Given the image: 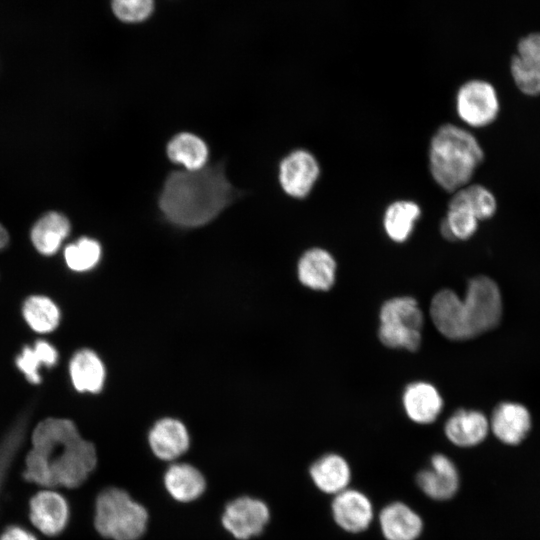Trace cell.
Returning a JSON list of instances; mask_svg holds the SVG:
<instances>
[{
    "mask_svg": "<svg viewBox=\"0 0 540 540\" xmlns=\"http://www.w3.org/2000/svg\"><path fill=\"white\" fill-rule=\"evenodd\" d=\"M69 372L75 389L79 392L98 393L105 380V368L98 355L82 349L72 357Z\"/></svg>",
    "mask_w": 540,
    "mask_h": 540,
    "instance_id": "obj_21",
    "label": "cell"
},
{
    "mask_svg": "<svg viewBox=\"0 0 540 540\" xmlns=\"http://www.w3.org/2000/svg\"><path fill=\"white\" fill-rule=\"evenodd\" d=\"M518 53L511 60V74L518 89L526 95L540 94V33L522 38Z\"/></svg>",
    "mask_w": 540,
    "mask_h": 540,
    "instance_id": "obj_10",
    "label": "cell"
},
{
    "mask_svg": "<svg viewBox=\"0 0 540 540\" xmlns=\"http://www.w3.org/2000/svg\"><path fill=\"white\" fill-rule=\"evenodd\" d=\"M28 516L32 527L41 535L52 538L65 531L70 520V506L63 493L42 488L29 500Z\"/></svg>",
    "mask_w": 540,
    "mask_h": 540,
    "instance_id": "obj_7",
    "label": "cell"
},
{
    "mask_svg": "<svg viewBox=\"0 0 540 540\" xmlns=\"http://www.w3.org/2000/svg\"><path fill=\"white\" fill-rule=\"evenodd\" d=\"M422 210L418 203L408 199L391 202L383 214V228L387 237L395 243H404L412 235Z\"/></svg>",
    "mask_w": 540,
    "mask_h": 540,
    "instance_id": "obj_19",
    "label": "cell"
},
{
    "mask_svg": "<svg viewBox=\"0 0 540 540\" xmlns=\"http://www.w3.org/2000/svg\"><path fill=\"white\" fill-rule=\"evenodd\" d=\"M9 240L6 229L0 224V249L4 248Z\"/></svg>",
    "mask_w": 540,
    "mask_h": 540,
    "instance_id": "obj_33",
    "label": "cell"
},
{
    "mask_svg": "<svg viewBox=\"0 0 540 540\" xmlns=\"http://www.w3.org/2000/svg\"><path fill=\"white\" fill-rule=\"evenodd\" d=\"M149 445L161 460L170 461L184 454L189 447V434L182 422L173 418L159 420L150 430Z\"/></svg>",
    "mask_w": 540,
    "mask_h": 540,
    "instance_id": "obj_17",
    "label": "cell"
},
{
    "mask_svg": "<svg viewBox=\"0 0 540 540\" xmlns=\"http://www.w3.org/2000/svg\"><path fill=\"white\" fill-rule=\"evenodd\" d=\"M101 256L99 243L91 238L82 237L75 243L68 245L64 251V257L68 267L77 272L92 269Z\"/></svg>",
    "mask_w": 540,
    "mask_h": 540,
    "instance_id": "obj_30",
    "label": "cell"
},
{
    "mask_svg": "<svg viewBox=\"0 0 540 540\" xmlns=\"http://www.w3.org/2000/svg\"><path fill=\"white\" fill-rule=\"evenodd\" d=\"M430 317L445 338L462 341L474 338L499 323L502 297L497 283L488 276L469 280L461 298L450 289L438 291L432 298Z\"/></svg>",
    "mask_w": 540,
    "mask_h": 540,
    "instance_id": "obj_3",
    "label": "cell"
},
{
    "mask_svg": "<svg viewBox=\"0 0 540 540\" xmlns=\"http://www.w3.org/2000/svg\"><path fill=\"white\" fill-rule=\"evenodd\" d=\"M0 540H39V538L30 529L13 524L1 531Z\"/></svg>",
    "mask_w": 540,
    "mask_h": 540,
    "instance_id": "obj_32",
    "label": "cell"
},
{
    "mask_svg": "<svg viewBox=\"0 0 540 540\" xmlns=\"http://www.w3.org/2000/svg\"><path fill=\"white\" fill-rule=\"evenodd\" d=\"M489 428V421L482 412L459 409L445 422L444 432L454 445L472 447L486 438Z\"/></svg>",
    "mask_w": 540,
    "mask_h": 540,
    "instance_id": "obj_16",
    "label": "cell"
},
{
    "mask_svg": "<svg viewBox=\"0 0 540 540\" xmlns=\"http://www.w3.org/2000/svg\"><path fill=\"white\" fill-rule=\"evenodd\" d=\"M96 465L95 446L74 422L49 417L33 429L22 477L39 489L73 490L86 482Z\"/></svg>",
    "mask_w": 540,
    "mask_h": 540,
    "instance_id": "obj_1",
    "label": "cell"
},
{
    "mask_svg": "<svg viewBox=\"0 0 540 540\" xmlns=\"http://www.w3.org/2000/svg\"><path fill=\"white\" fill-rule=\"evenodd\" d=\"M148 521L146 509L119 488L103 490L95 502L94 527L104 538L138 540Z\"/></svg>",
    "mask_w": 540,
    "mask_h": 540,
    "instance_id": "obj_5",
    "label": "cell"
},
{
    "mask_svg": "<svg viewBox=\"0 0 540 540\" xmlns=\"http://www.w3.org/2000/svg\"><path fill=\"white\" fill-rule=\"evenodd\" d=\"M70 232L69 220L58 212L43 215L31 230V240L38 252L54 254Z\"/></svg>",
    "mask_w": 540,
    "mask_h": 540,
    "instance_id": "obj_24",
    "label": "cell"
},
{
    "mask_svg": "<svg viewBox=\"0 0 540 540\" xmlns=\"http://www.w3.org/2000/svg\"><path fill=\"white\" fill-rule=\"evenodd\" d=\"M417 484L430 498L447 500L454 496L459 485V476L454 463L443 454H435L430 467L417 475Z\"/></svg>",
    "mask_w": 540,
    "mask_h": 540,
    "instance_id": "obj_15",
    "label": "cell"
},
{
    "mask_svg": "<svg viewBox=\"0 0 540 540\" xmlns=\"http://www.w3.org/2000/svg\"><path fill=\"white\" fill-rule=\"evenodd\" d=\"M489 427L501 442L516 445L527 436L531 428V415L520 403L502 402L495 407Z\"/></svg>",
    "mask_w": 540,
    "mask_h": 540,
    "instance_id": "obj_14",
    "label": "cell"
},
{
    "mask_svg": "<svg viewBox=\"0 0 540 540\" xmlns=\"http://www.w3.org/2000/svg\"><path fill=\"white\" fill-rule=\"evenodd\" d=\"M478 223L479 220L468 208L449 201L446 216L440 223V233L449 241L467 240L477 231Z\"/></svg>",
    "mask_w": 540,
    "mask_h": 540,
    "instance_id": "obj_27",
    "label": "cell"
},
{
    "mask_svg": "<svg viewBox=\"0 0 540 540\" xmlns=\"http://www.w3.org/2000/svg\"><path fill=\"white\" fill-rule=\"evenodd\" d=\"M269 517V509L264 502L244 496L226 506L222 524L235 538L246 540L260 534Z\"/></svg>",
    "mask_w": 540,
    "mask_h": 540,
    "instance_id": "obj_9",
    "label": "cell"
},
{
    "mask_svg": "<svg viewBox=\"0 0 540 540\" xmlns=\"http://www.w3.org/2000/svg\"><path fill=\"white\" fill-rule=\"evenodd\" d=\"M379 320L381 325L415 331H421L424 323L417 300L410 296L386 300L380 308Z\"/></svg>",
    "mask_w": 540,
    "mask_h": 540,
    "instance_id": "obj_22",
    "label": "cell"
},
{
    "mask_svg": "<svg viewBox=\"0 0 540 540\" xmlns=\"http://www.w3.org/2000/svg\"><path fill=\"white\" fill-rule=\"evenodd\" d=\"M57 359L56 349L50 343L38 340L33 347L25 346L22 349L16 358V365L30 383L39 384L41 382L39 374L41 366H53Z\"/></svg>",
    "mask_w": 540,
    "mask_h": 540,
    "instance_id": "obj_26",
    "label": "cell"
},
{
    "mask_svg": "<svg viewBox=\"0 0 540 540\" xmlns=\"http://www.w3.org/2000/svg\"><path fill=\"white\" fill-rule=\"evenodd\" d=\"M321 173L317 158L308 150L296 149L279 165V182L283 191L297 199L307 197Z\"/></svg>",
    "mask_w": 540,
    "mask_h": 540,
    "instance_id": "obj_8",
    "label": "cell"
},
{
    "mask_svg": "<svg viewBox=\"0 0 540 540\" xmlns=\"http://www.w3.org/2000/svg\"><path fill=\"white\" fill-rule=\"evenodd\" d=\"M468 208L476 218L490 219L497 210V202L493 193L480 184H468L455 191L449 200Z\"/></svg>",
    "mask_w": 540,
    "mask_h": 540,
    "instance_id": "obj_28",
    "label": "cell"
},
{
    "mask_svg": "<svg viewBox=\"0 0 540 540\" xmlns=\"http://www.w3.org/2000/svg\"><path fill=\"white\" fill-rule=\"evenodd\" d=\"M23 316L28 325L38 333L53 331L60 318L58 307L44 296H31L23 305Z\"/></svg>",
    "mask_w": 540,
    "mask_h": 540,
    "instance_id": "obj_29",
    "label": "cell"
},
{
    "mask_svg": "<svg viewBox=\"0 0 540 540\" xmlns=\"http://www.w3.org/2000/svg\"><path fill=\"white\" fill-rule=\"evenodd\" d=\"M164 484L169 494L180 502L197 499L206 485L203 475L186 463L171 465L164 475Z\"/></svg>",
    "mask_w": 540,
    "mask_h": 540,
    "instance_id": "obj_23",
    "label": "cell"
},
{
    "mask_svg": "<svg viewBox=\"0 0 540 540\" xmlns=\"http://www.w3.org/2000/svg\"><path fill=\"white\" fill-rule=\"evenodd\" d=\"M335 522L348 532H361L373 519V507L369 498L360 491L345 489L335 495L332 502Z\"/></svg>",
    "mask_w": 540,
    "mask_h": 540,
    "instance_id": "obj_11",
    "label": "cell"
},
{
    "mask_svg": "<svg viewBox=\"0 0 540 540\" xmlns=\"http://www.w3.org/2000/svg\"><path fill=\"white\" fill-rule=\"evenodd\" d=\"M310 476L322 492L336 495L347 489L351 471L349 464L342 456L330 453L323 455L312 464Z\"/></svg>",
    "mask_w": 540,
    "mask_h": 540,
    "instance_id": "obj_20",
    "label": "cell"
},
{
    "mask_svg": "<svg viewBox=\"0 0 540 540\" xmlns=\"http://www.w3.org/2000/svg\"><path fill=\"white\" fill-rule=\"evenodd\" d=\"M379 523L387 540H416L423 529L420 516L401 502L385 506L379 514Z\"/></svg>",
    "mask_w": 540,
    "mask_h": 540,
    "instance_id": "obj_18",
    "label": "cell"
},
{
    "mask_svg": "<svg viewBox=\"0 0 540 540\" xmlns=\"http://www.w3.org/2000/svg\"><path fill=\"white\" fill-rule=\"evenodd\" d=\"M336 271L335 258L321 247L306 250L297 264V275L301 284L316 291H328L335 283Z\"/></svg>",
    "mask_w": 540,
    "mask_h": 540,
    "instance_id": "obj_12",
    "label": "cell"
},
{
    "mask_svg": "<svg viewBox=\"0 0 540 540\" xmlns=\"http://www.w3.org/2000/svg\"><path fill=\"white\" fill-rule=\"evenodd\" d=\"M167 155L172 162L183 165L186 170H198L207 165L208 147L200 137L182 132L169 141Z\"/></svg>",
    "mask_w": 540,
    "mask_h": 540,
    "instance_id": "obj_25",
    "label": "cell"
},
{
    "mask_svg": "<svg viewBox=\"0 0 540 540\" xmlns=\"http://www.w3.org/2000/svg\"><path fill=\"white\" fill-rule=\"evenodd\" d=\"M484 159L483 149L468 130L445 123L434 132L428 148V166L436 184L454 193L469 184Z\"/></svg>",
    "mask_w": 540,
    "mask_h": 540,
    "instance_id": "obj_4",
    "label": "cell"
},
{
    "mask_svg": "<svg viewBox=\"0 0 540 540\" xmlns=\"http://www.w3.org/2000/svg\"><path fill=\"white\" fill-rule=\"evenodd\" d=\"M456 112L470 127L490 125L498 116L499 99L494 86L483 79L465 81L457 90Z\"/></svg>",
    "mask_w": 540,
    "mask_h": 540,
    "instance_id": "obj_6",
    "label": "cell"
},
{
    "mask_svg": "<svg viewBox=\"0 0 540 540\" xmlns=\"http://www.w3.org/2000/svg\"><path fill=\"white\" fill-rule=\"evenodd\" d=\"M111 7L119 20L137 23L146 20L151 15L154 0H112Z\"/></svg>",
    "mask_w": 540,
    "mask_h": 540,
    "instance_id": "obj_31",
    "label": "cell"
},
{
    "mask_svg": "<svg viewBox=\"0 0 540 540\" xmlns=\"http://www.w3.org/2000/svg\"><path fill=\"white\" fill-rule=\"evenodd\" d=\"M240 194L229 182L221 162L198 170L170 173L158 204L168 221L192 228L214 220Z\"/></svg>",
    "mask_w": 540,
    "mask_h": 540,
    "instance_id": "obj_2",
    "label": "cell"
},
{
    "mask_svg": "<svg viewBox=\"0 0 540 540\" xmlns=\"http://www.w3.org/2000/svg\"><path fill=\"white\" fill-rule=\"evenodd\" d=\"M402 405L408 418L418 424L434 422L443 408L438 389L426 381L408 384L402 394Z\"/></svg>",
    "mask_w": 540,
    "mask_h": 540,
    "instance_id": "obj_13",
    "label": "cell"
}]
</instances>
